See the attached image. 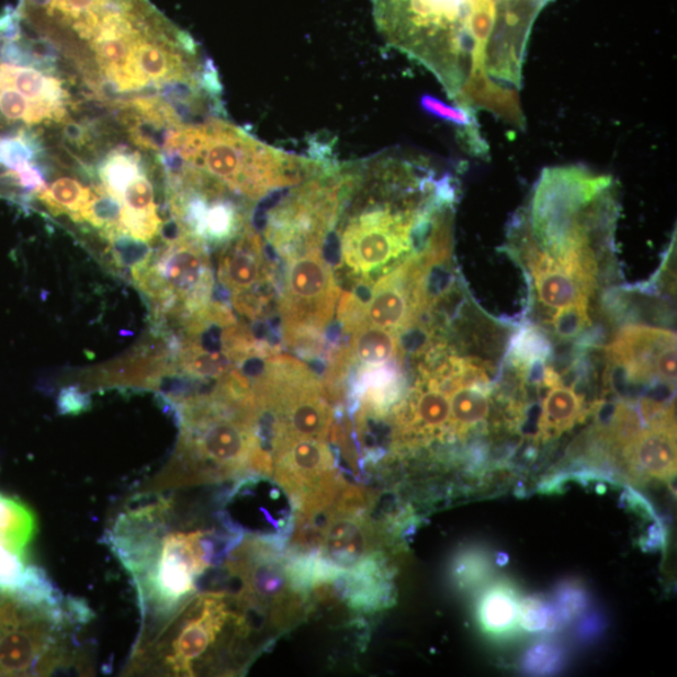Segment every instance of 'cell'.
<instances>
[{"label":"cell","mask_w":677,"mask_h":677,"mask_svg":"<svg viewBox=\"0 0 677 677\" xmlns=\"http://www.w3.org/2000/svg\"><path fill=\"white\" fill-rule=\"evenodd\" d=\"M38 199L56 214H68L77 219L93 196V190L72 178H60L37 192Z\"/></svg>","instance_id":"27"},{"label":"cell","mask_w":677,"mask_h":677,"mask_svg":"<svg viewBox=\"0 0 677 677\" xmlns=\"http://www.w3.org/2000/svg\"><path fill=\"white\" fill-rule=\"evenodd\" d=\"M165 403L178 415L179 444L171 461L139 494L237 482L251 474L271 476V455L262 443L257 408L228 398L217 386L205 395Z\"/></svg>","instance_id":"2"},{"label":"cell","mask_w":677,"mask_h":677,"mask_svg":"<svg viewBox=\"0 0 677 677\" xmlns=\"http://www.w3.org/2000/svg\"><path fill=\"white\" fill-rule=\"evenodd\" d=\"M122 202L110 195L104 188H94L93 196L88 205L78 215L76 222L87 223L99 228L101 235L108 237L114 232L122 230Z\"/></svg>","instance_id":"30"},{"label":"cell","mask_w":677,"mask_h":677,"mask_svg":"<svg viewBox=\"0 0 677 677\" xmlns=\"http://www.w3.org/2000/svg\"><path fill=\"white\" fill-rule=\"evenodd\" d=\"M21 3H22V0H21ZM21 3H20V4H21Z\"/></svg>","instance_id":"42"},{"label":"cell","mask_w":677,"mask_h":677,"mask_svg":"<svg viewBox=\"0 0 677 677\" xmlns=\"http://www.w3.org/2000/svg\"><path fill=\"white\" fill-rule=\"evenodd\" d=\"M219 284L230 293L236 311L258 318L274 295V277L266 245L250 225L224 245L218 262Z\"/></svg>","instance_id":"13"},{"label":"cell","mask_w":677,"mask_h":677,"mask_svg":"<svg viewBox=\"0 0 677 677\" xmlns=\"http://www.w3.org/2000/svg\"><path fill=\"white\" fill-rule=\"evenodd\" d=\"M123 213L134 215L157 214L155 190L146 170L132 181L121 198Z\"/></svg>","instance_id":"33"},{"label":"cell","mask_w":677,"mask_h":677,"mask_svg":"<svg viewBox=\"0 0 677 677\" xmlns=\"http://www.w3.org/2000/svg\"><path fill=\"white\" fill-rule=\"evenodd\" d=\"M551 354L550 341L535 328H524L512 340V365L522 372H531L532 368L543 365Z\"/></svg>","instance_id":"31"},{"label":"cell","mask_w":677,"mask_h":677,"mask_svg":"<svg viewBox=\"0 0 677 677\" xmlns=\"http://www.w3.org/2000/svg\"><path fill=\"white\" fill-rule=\"evenodd\" d=\"M561 653L551 644L535 645L526 657V667L532 673L546 674L557 669Z\"/></svg>","instance_id":"37"},{"label":"cell","mask_w":677,"mask_h":677,"mask_svg":"<svg viewBox=\"0 0 677 677\" xmlns=\"http://www.w3.org/2000/svg\"><path fill=\"white\" fill-rule=\"evenodd\" d=\"M394 409L397 435L403 442H430L451 435L450 394L426 372H421L416 388Z\"/></svg>","instance_id":"15"},{"label":"cell","mask_w":677,"mask_h":677,"mask_svg":"<svg viewBox=\"0 0 677 677\" xmlns=\"http://www.w3.org/2000/svg\"><path fill=\"white\" fill-rule=\"evenodd\" d=\"M542 381L549 392L542 402L540 437L546 441L557 438L582 420L584 400L575 390L562 383L558 373L551 368L544 369Z\"/></svg>","instance_id":"21"},{"label":"cell","mask_w":677,"mask_h":677,"mask_svg":"<svg viewBox=\"0 0 677 677\" xmlns=\"http://www.w3.org/2000/svg\"><path fill=\"white\" fill-rule=\"evenodd\" d=\"M327 586L357 612L381 611L393 601L392 569L382 551L353 567L341 569Z\"/></svg>","instance_id":"17"},{"label":"cell","mask_w":677,"mask_h":677,"mask_svg":"<svg viewBox=\"0 0 677 677\" xmlns=\"http://www.w3.org/2000/svg\"><path fill=\"white\" fill-rule=\"evenodd\" d=\"M492 384L456 385L450 394L451 435L464 437L485 424L490 410Z\"/></svg>","instance_id":"24"},{"label":"cell","mask_w":677,"mask_h":677,"mask_svg":"<svg viewBox=\"0 0 677 677\" xmlns=\"http://www.w3.org/2000/svg\"><path fill=\"white\" fill-rule=\"evenodd\" d=\"M37 532L32 509L14 497L0 494V551L30 562V546Z\"/></svg>","instance_id":"23"},{"label":"cell","mask_w":677,"mask_h":677,"mask_svg":"<svg viewBox=\"0 0 677 677\" xmlns=\"http://www.w3.org/2000/svg\"><path fill=\"white\" fill-rule=\"evenodd\" d=\"M608 356L632 383H676V334L672 330L629 325L611 342Z\"/></svg>","instance_id":"14"},{"label":"cell","mask_w":677,"mask_h":677,"mask_svg":"<svg viewBox=\"0 0 677 677\" xmlns=\"http://www.w3.org/2000/svg\"><path fill=\"white\" fill-rule=\"evenodd\" d=\"M144 171L145 166L138 154L117 149L105 157L99 173L104 190L121 201L128 184Z\"/></svg>","instance_id":"28"},{"label":"cell","mask_w":677,"mask_h":677,"mask_svg":"<svg viewBox=\"0 0 677 677\" xmlns=\"http://www.w3.org/2000/svg\"><path fill=\"white\" fill-rule=\"evenodd\" d=\"M421 104H424V108L429 113H433L438 117L451 121L455 123V125L471 129H473V127L477 128L478 126L477 123L473 122L474 119L472 113L460 108H451V105H447L443 102L433 99V97H426V99L421 101Z\"/></svg>","instance_id":"38"},{"label":"cell","mask_w":677,"mask_h":677,"mask_svg":"<svg viewBox=\"0 0 677 677\" xmlns=\"http://www.w3.org/2000/svg\"><path fill=\"white\" fill-rule=\"evenodd\" d=\"M68 602L61 609L0 599V676H48L75 664L67 628L75 622Z\"/></svg>","instance_id":"8"},{"label":"cell","mask_w":677,"mask_h":677,"mask_svg":"<svg viewBox=\"0 0 677 677\" xmlns=\"http://www.w3.org/2000/svg\"><path fill=\"white\" fill-rule=\"evenodd\" d=\"M249 381L259 418L271 419V439L315 438L327 441L334 424L330 394L304 363L289 357H269Z\"/></svg>","instance_id":"6"},{"label":"cell","mask_w":677,"mask_h":677,"mask_svg":"<svg viewBox=\"0 0 677 677\" xmlns=\"http://www.w3.org/2000/svg\"><path fill=\"white\" fill-rule=\"evenodd\" d=\"M281 544L245 534L225 560V569L239 583L235 601L245 614L269 618L272 628L286 629L296 622L309 601L295 573L292 555Z\"/></svg>","instance_id":"7"},{"label":"cell","mask_w":677,"mask_h":677,"mask_svg":"<svg viewBox=\"0 0 677 677\" xmlns=\"http://www.w3.org/2000/svg\"><path fill=\"white\" fill-rule=\"evenodd\" d=\"M585 595L582 590H577L575 587L564 588L558 596V620L576 617L585 608Z\"/></svg>","instance_id":"40"},{"label":"cell","mask_w":677,"mask_h":677,"mask_svg":"<svg viewBox=\"0 0 677 677\" xmlns=\"http://www.w3.org/2000/svg\"><path fill=\"white\" fill-rule=\"evenodd\" d=\"M0 75L26 99L48 105L67 119L68 93L60 79L47 76L40 69L0 65Z\"/></svg>","instance_id":"22"},{"label":"cell","mask_w":677,"mask_h":677,"mask_svg":"<svg viewBox=\"0 0 677 677\" xmlns=\"http://www.w3.org/2000/svg\"><path fill=\"white\" fill-rule=\"evenodd\" d=\"M404 380L398 363L362 368L354 384V397L365 416H385L403 398Z\"/></svg>","instance_id":"20"},{"label":"cell","mask_w":677,"mask_h":677,"mask_svg":"<svg viewBox=\"0 0 677 677\" xmlns=\"http://www.w3.org/2000/svg\"><path fill=\"white\" fill-rule=\"evenodd\" d=\"M487 574V560L478 552L463 553L455 562L454 576L463 587L478 584Z\"/></svg>","instance_id":"36"},{"label":"cell","mask_w":677,"mask_h":677,"mask_svg":"<svg viewBox=\"0 0 677 677\" xmlns=\"http://www.w3.org/2000/svg\"><path fill=\"white\" fill-rule=\"evenodd\" d=\"M58 409L61 415H79L91 407L90 395L75 386H69L59 393Z\"/></svg>","instance_id":"39"},{"label":"cell","mask_w":677,"mask_h":677,"mask_svg":"<svg viewBox=\"0 0 677 677\" xmlns=\"http://www.w3.org/2000/svg\"><path fill=\"white\" fill-rule=\"evenodd\" d=\"M557 612H553L546 602L527 599L520 605V627L530 632L550 630L558 623Z\"/></svg>","instance_id":"35"},{"label":"cell","mask_w":677,"mask_h":677,"mask_svg":"<svg viewBox=\"0 0 677 677\" xmlns=\"http://www.w3.org/2000/svg\"><path fill=\"white\" fill-rule=\"evenodd\" d=\"M64 135L70 144L79 147L86 146L88 144V140H90L86 127L70 120L65 121Z\"/></svg>","instance_id":"41"},{"label":"cell","mask_w":677,"mask_h":677,"mask_svg":"<svg viewBox=\"0 0 677 677\" xmlns=\"http://www.w3.org/2000/svg\"><path fill=\"white\" fill-rule=\"evenodd\" d=\"M284 286L279 315L287 347L312 351L320 347L339 304L340 290L323 246L283 259Z\"/></svg>","instance_id":"9"},{"label":"cell","mask_w":677,"mask_h":677,"mask_svg":"<svg viewBox=\"0 0 677 677\" xmlns=\"http://www.w3.org/2000/svg\"><path fill=\"white\" fill-rule=\"evenodd\" d=\"M250 632L234 595L196 594L155 635L136 643L125 673L153 676L218 673L237 654V643Z\"/></svg>","instance_id":"5"},{"label":"cell","mask_w":677,"mask_h":677,"mask_svg":"<svg viewBox=\"0 0 677 677\" xmlns=\"http://www.w3.org/2000/svg\"><path fill=\"white\" fill-rule=\"evenodd\" d=\"M0 114L8 122H24L25 125H37L44 121L65 122L67 119L53 111L46 104L31 101L0 75Z\"/></svg>","instance_id":"26"},{"label":"cell","mask_w":677,"mask_h":677,"mask_svg":"<svg viewBox=\"0 0 677 677\" xmlns=\"http://www.w3.org/2000/svg\"><path fill=\"white\" fill-rule=\"evenodd\" d=\"M450 251L451 235H445L386 272L369 293V301L363 304V318L398 336L415 327L429 305L430 270L450 257Z\"/></svg>","instance_id":"11"},{"label":"cell","mask_w":677,"mask_h":677,"mask_svg":"<svg viewBox=\"0 0 677 677\" xmlns=\"http://www.w3.org/2000/svg\"><path fill=\"white\" fill-rule=\"evenodd\" d=\"M590 305L577 304L564 307L553 315L551 320L553 331L560 339H575L584 330L591 327Z\"/></svg>","instance_id":"34"},{"label":"cell","mask_w":677,"mask_h":677,"mask_svg":"<svg viewBox=\"0 0 677 677\" xmlns=\"http://www.w3.org/2000/svg\"><path fill=\"white\" fill-rule=\"evenodd\" d=\"M41 153L38 139L26 135L24 131L12 138L0 139V165L13 171L23 165L33 163Z\"/></svg>","instance_id":"32"},{"label":"cell","mask_w":677,"mask_h":677,"mask_svg":"<svg viewBox=\"0 0 677 677\" xmlns=\"http://www.w3.org/2000/svg\"><path fill=\"white\" fill-rule=\"evenodd\" d=\"M134 499L137 505L117 516L104 539L136 587L138 643L198 594L199 579L225 562L244 533L233 521L224 530H176L172 498L138 494Z\"/></svg>","instance_id":"1"},{"label":"cell","mask_w":677,"mask_h":677,"mask_svg":"<svg viewBox=\"0 0 677 677\" xmlns=\"http://www.w3.org/2000/svg\"><path fill=\"white\" fill-rule=\"evenodd\" d=\"M110 241L112 257L117 267L128 270L135 281L144 274L154 260V249L148 241L137 239L123 230L105 237Z\"/></svg>","instance_id":"29"},{"label":"cell","mask_w":677,"mask_h":677,"mask_svg":"<svg viewBox=\"0 0 677 677\" xmlns=\"http://www.w3.org/2000/svg\"><path fill=\"white\" fill-rule=\"evenodd\" d=\"M623 463L639 477L672 479L676 473V425L673 409L650 421L620 447Z\"/></svg>","instance_id":"16"},{"label":"cell","mask_w":677,"mask_h":677,"mask_svg":"<svg viewBox=\"0 0 677 677\" xmlns=\"http://www.w3.org/2000/svg\"><path fill=\"white\" fill-rule=\"evenodd\" d=\"M270 455L271 477L292 499L295 518L321 512L347 485L321 439L272 438Z\"/></svg>","instance_id":"10"},{"label":"cell","mask_w":677,"mask_h":677,"mask_svg":"<svg viewBox=\"0 0 677 677\" xmlns=\"http://www.w3.org/2000/svg\"><path fill=\"white\" fill-rule=\"evenodd\" d=\"M166 149L235 195L258 202L312 178L328 161L285 153L214 119L176 128Z\"/></svg>","instance_id":"4"},{"label":"cell","mask_w":677,"mask_h":677,"mask_svg":"<svg viewBox=\"0 0 677 677\" xmlns=\"http://www.w3.org/2000/svg\"><path fill=\"white\" fill-rule=\"evenodd\" d=\"M520 605L516 593L508 586H495L483 595L478 619L483 630L492 635L511 634L520 627Z\"/></svg>","instance_id":"25"},{"label":"cell","mask_w":677,"mask_h":677,"mask_svg":"<svg viewBox=\"0 0 677 677\" xmlns=\"http://www.w3.org/2000/svg\"><path fill=\"white\" fill-rule=\"evenodd\" d=\"M207 246L191 235L167 244L136 284L165 311L180 306L188 316L213 302L214 274Z\"/></svg>","instance_id":"12"},{"label":"cell","mask_w":677,"mask_h":677,"mask_svg":"<svg viewBox=\"0 0 677 677\" xmlns=\"http://www.w3.org/2000/svg\"><path fill=\"white\" fill-rule=\"evenodd\" d=\"M617 184L585 167H550L542 172L521 217L523 239L578 278L597 279V235L612 230Z\"/></svg>","instance_id":"3"},{"label":"cell","mask_w":677,"mask_h":677,"mask_svg":"<svg viewBox=\"0 0 677 677\" xmlns=\"http://www.w3.org/2000/svg\"><path fill=\"white\" fill-rule=\"evenodd\" d=\"M524 258L530 267L535 294L548 309H564L577 304L590 305L595 285L577 278L573 272L539 248L523 239Z\"/></svg>","instance_id":"18"},{"label":"cell","mask_w":677,"mask_h":677,"mask_svg":"<svg viewBox=\"0 0 677 677\" xmlns=\"http://www.w3.org/2000/svg\"><path fill=\"white\" fill-rule=\"evenodd\" d=\"M341 325L350 336L347 349L349 363L356 362L362 369L400 362L398 334L369 324L363 318V306Z\"/></svg>","instance_id":"19"}]
</instances>
